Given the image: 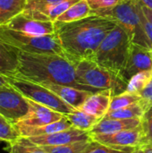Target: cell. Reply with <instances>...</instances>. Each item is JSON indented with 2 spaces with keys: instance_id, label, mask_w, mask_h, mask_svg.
Returning a JSON list of instances; mask_svg holds the SVG:
<instances>
[{
  "instance_id": "1",
  "label": "cell",
  "mask_w": 152,
  "mask_h": 153,
  "mask_svg": "<svg viewBox=\"0 0 152 153\" xmlns=\"http://www.w3.org/2000/svg\"><path fill=\"white\" fill-rule=\"evenodd\" d=\"M116 25L113 19L95 13L71 22H55L65 56L73 65L93 59L99 45Z\"/></svg>"
},
{
  "instance_id": "2",
  "label": "cell",
  "mask_w": 152,
  "mask_h": 153,
  "mask_svg": "<svg viewBox=\"0 0 152 153\" xmlns=\"http://www.w3.org/2000/svg\"><path fill=\"white\" fill-rule=\"evenodd\" d=\"M15 76L39 83H56L93 93L98 90L80 84L76 80L75 65L65 56L55 54L19 52V65Z\"/></svg>"
},
{
  "instance_id": "3",
  "label": "cell",
  "mask_w": 152,
  "mask_h": 153,
  "mask_svg": "<svg viewBox=\"0 0 152 153\" xmlns=\"http://www.w3.org/2000/svg\"><path fill=\"white\" fill-rule=\"evenodd\" d=\"M131 42L127 32L116 23L99 45L92 60L122 76L127 62Z\"/></svg>"
},
{
  "instance_id": "4",
  "label": "cell",
  "mask_w": 152,
  "mask_h": 153,
  "mask_svg": "<svg viewBox=\"0 0 152 153\" xmlns=\"http://www.w3.org/2000/svg\"><path fill=\"white\" fill-rule=\"evenodd\" d=\"M0 41L19 52L31 54H55L65 56L56 33L36 36L0 26Z\"/></svg>"
},
{
  "instance_id": "5",
  "label": "cell",
  "mask_w": 152,
  "mask_h": 153,
  "mask_svg": "<svg viewBox=\"0 0 152 153\" xmlns=\"http://www.w3.org/2000/svg\"><path fill=\"white\" fill-rule=\"evenodd\" d=\"M75 65L77 82L98 90H112L115 95L125 91L128 82L119 74L99 65L92 59H84Z\"/></svg>"
},
{
  "instance_id": "6",
  "label": "cell",
  "mask_w": 152,
  "mask_h": 153,
  "mask_svg": "<svg viewBox=\"0 0 152 153\" xmlns=\"http://www.w3.org/2000/svg\"><path fill=\"white\" fill-rule=\"evenodd\" d=\"M93 13L113 19L127 32L133 43L149 48L142 27L138 0H125L112 8L92 11Z\"/></svg>"
},
{
  "instance_id": "7",
  "label": "cell",
  "mask_w": 152,
  "mask_h": 153,
  "mask_svg": "<svg viewBox=\"0 0 152 153\" xmlns=\"http://www.w3.org/2000/svg\"><path fill=\"white\" fill-rule=\"evenodd\" d=\"M7 83L16 89L26 99L46 106L64 115L73 112L75 108L62 100L45 86L15 75H3Z\"/></svg>"
},
{
  "instance_id": "8",
  "label": "cell",
  "mask_w": 152,
  "mask_h": 153,
  "mask_svg": "<svg viewBox=\"0 0 152 153\" xmlns=\"http://www.w3.org/2000/svg\"><path fill=\"white\" fill-rule=\"evenodd\" d=\"M28 100L9 83L0 87V114L15 124L29 112Z\"/></svg>"
},
{
  "instance_id": "9",
  "label": "cell",
  "mask_w": 152,
  "mask_h": 153,
  "mask_svg": "<svg viewBox=\"0 0 152 153\" xmlns=\"http://www.w3.org/2000/svg\"><path fill=\"white\" fill-rule=\"evenodd\" d=\"M28 100V99H27ZM29 112L19 121L13 124L16 129L22 127H34L48 125L60 120L65 115L55 111L46 106L28 100Z\"/></svg>"
},
{
  "instance_id": "10",
  "label": "cell",
  "mask_w": 152,
  "mask_h": 153,
  "mask_svg": "<svg viewBox=\"0 0 152 153\" xmlns=\"http://www.w3.org/2000/svg\"><path fill=\"white\" fill-rule=\"evenodd\" d=\"M149 70H152V49L131 42L127 62L122 76L128 82L136 74Z\"/></svg>"
},
{
  "instance_id": "11",
  "label": "cell",
  "mask_w": 152,
  "mask_h": 153,
  "mask_svg": "<svg viewBox=\"0 0 152 153\" xmlns=\"http://www.w3.org/2000/svg\"><path fill=\"white\" fill-rule=\"evenodd\" d=\"M2 26L36 36L50 35L56 33L55 22L36 20L26 15L23 13H21L18 15L14 16L8 22Z\"/></svg>"
},
{
  "instance_id": "12",
  "label": "cell",
  "mask_w": 152,
  "mask_h": 153,
  "mask_svg": "<svg viewBox=\"0 0 152 153\" xmlns=\"http://www.w3.org/2000/svg\"><path fill=\"white\" fill-rule=\"evenodd\" d=\"M142 125L134 129L121 131L110 134H91L93 141L116 148H139L142 146Z\"/></svg>"
},
{
  "instance_id": "13",
  "label": "cell",
  "mask_w": 152,
  "mask_h": 153,
  "mask_svg": "<svg viewBox=\"0 0 152 153\" xmlns=\"http://www.w3.org/2000/svg\"><path fill=\"white\" fill-rule=\"evenodd\" d=\"M28 139L38 146H59L76 142L89 141L92 138L90 132L82 131L72 126L71 128L64 131L47 135L29 137Z\"/></svg>"
},
{
  "instance_id": "14",
  "label": "cell",
  "mask_w": 152,
  "mask_h": 153,
  "mask_svg": "<svg viewBox=\"0 0 152 153\" xmlns=\"http://www.w3.org/2000/svg\"><path fill=\"white\" fill-rule=\"evenodd\" d=\"M53 91L56 95H57L62 100L67 103L69 106L73 107L75 109H79L85 100L91 95L93 92L80 90L74 87L56 84V83H44L41 84Z\"/></svg>"
},
{
  "instance_id": "15",
  "label": "cell",
  "mask_w": 152,
  "mask_h": 153,
  "mask_svg": "<svg viewBox=\"0 0 152 153\" xmlns=\"http://www.w3.org/2000/svg\"><path fill=\"white\" fill-rule=\"evenodd\" d=\"M114 96L115 94L112 90H103L93 93L85 100L79 109L102 119L108 112Z\"/></svg>"
},
{
  "instance_id": "16",
  "label": "cell",
  "mask_w": 152,
  "mask_h": 153,
  "mask_svg": "<svg viewBox=\"0 0 152 153\" xmlns=\"http://www.w3.org/2000/svg\"><path fill=\"white\" fill-rule=\"evenodd\" d=\"M142 125V119L102 118L90 132V134H110L125 130L134 129Z\"/></svg>"
},
{
  "instance_id": "17",
  "label": "cell",
  "mask_w": 152,
  "mask_h": 153,
  "mask_svg": "<svg viewBox=\"0 0 152 153\" xmlns=\"http://www.w3.org/2000/svg\"><path fill=\"white\" fill-rule=\"evenodd\" d=\"M73 126L71 122L68 120V118L64 116L60 120L45 125V126H34V127H22L16 129L18 133L20 134L21 137H34V136H41V135H47L50 134H54L56 132L64 131L66 129L71 128Z\"/></svg>"
},
{
  "instance_id": "18",
  "label": "cell",
  "mask_w": 152,
  "mask_h": 153,
  "mask_svg": "<svg viewBox=\"0 0 152 153\" xmlns=\"http://www.w3.org/2000/svg\"><path fill=\"white\" fill-rule=\"evenodd\" d=\"M19 65V51L0 41V75H14Z\"/></svg>"
},
{
  "instance_id": "19",
  "label": "cell",
  "mask_w": 152,
  "mask_h": 153,
  "mask_svg": "<svg viewBox=\"0 0 152 153\" xmlns=\"http://www.w3.org/2000/svg\"><path fill=\"white\" fill-rule=\"evenodd\" d=\"M92 14V9L90 8L87 0H80L71 6L68 10L63 13L56 18L55 22H71L83 18H86Z\"/></svg>"
},
{
  "instance_id": "20",
  "label": "cell",
  "mask_w": 152,
  "mask_h": 153,
  "mask_svg": "<svg viewBox=\"0 0 152 153\" xmlns=\"http://www.w3.org/2000/svg\"><path fill=\"white\" fill-rule=\"evenodd\" d=\"M65 116L71 122L73 127L86 132H90L100 120L97 117L88 114L81 109H74L73 112Z\"/></svg>"
},
{
  "instance_id": "21",
  "label": "cell",
  "mask_w": 152,
  "mask_h": 153,
  "mask_svg": "<svg viewBox=\"0 0 152 153\" xmlns=\"http://www.w3.org/2000/svg\"><path fill=\"white\" fill-rule=\"evenodd\" d=\"M26 4L27 0H0V26L22 13Z\"/></svg>"
},
{
  "instance_id": "22",
  "label": "cell",
  "mask_w": 152,
  "mask_h": 153,
  "mask_svg": "<svg viewBox=\"0 0 152 153\" xmlns=\"http://www.w3.org/2000/svg\"><path fill=\"white\" fill-rule=\"evenodd\" d=\"M147 111L146 108L140 101L134 104H132L128 107L108 111L103 118H119V119H133L140 118L142 119L145 112Z\"/></svg>"
},
{
  "instance_id": "23",
  "label": "cell",
  "mask_w": 152,
  "mask_h": 153,
  "mask_svg": "<svg viewBox=\"0 0 152 153\" xmlns=\"http://www.w3.org/2000/svg\"><path fill=\"white\" fill-rule=\"evenodd\" d=\"M152 78V70L142 71L135 75H133L128 82L126 91L131 93L139 94L143 91V89L149 84Z\"/></svg>"
},
{
  "instance_id": "24",
  "label": "cell",
  "mask_w": 152,
  "mask_h": 153,
  "mask_svg": "<svg viewBox=\"0 0 152 153\" xmlns=\"http://www.w3.org/2000/svg\"><path fill=\"white\" fill-rule=\"evenodd\" d=\"M8 152L9 153H47L26 137H20L14 143L8 144Z\"/></svg>"
},
{
  "instance_id": "25",
  "label": "cell",
  "mask_w": 152,
  "mask_h": 153,
  "mask_svg": "<svg viewBox=\"0 0 152 153\" xmlns=\"http://www.w3.org/2000/svg\"><path fill=\"white\" fill-rule=\"evenodd\" d=\"M91 140L76 142L69 144L59 145V146H40L47 153H82L89 146Z\"/></svg>"
},
{
  "instance_id": "26",
  "label": "cell",
  "mask_w": 152,
  "mask_h": 153,
  "mask_svg": "<svg viewBox=\"0 0 152 153\" xmlns=\"http://www.w3.org/2000/svg\"><path fill=\"white\" fill-rule=\"evenodd\" d=\"M141 100H142V98L139 94L131 93L125 91L118 95H115L112 98L108 111L120 109V108L128 107L132 104L140 102Z\"/></svg>"
},
{
  "instance_id": "27",
  "label": "cell",
  "mask_w": 152,
  "mask_h": 153,
  "mask_svg": "<svg viewBox=\"0 0 152 153\" xmlns=\"http://www.w3.org/2000/svg\"><path fill=\"white\" fill-rule=\"evenodd\" d=\"M21 137L13 124L0 114V141L11 144Z\"/></svg>"
},
{
  "instance_id": "28",
  "label": "cell",
  "mask_w": 152,
  "mask_h": 153,
  "mask_svg": "<svg viewBox=\"0 0 152 153\" xmlns=\"http://www.w3.org/2000/svg\"><path fill=\"white\" fill-rule=\"evenodd\" d=\"M136 148H116L91 141L82 153H133Z\"/></svg>"
},
{
  "instance_id": "29",
  "label": "cell",
  "mask_w": 152,
  "mask_h": 153,
  "mask_svg": "<svg viewBox=\"0 0 152 153\" xmlns=\"http://www.w3.org/2000/svg\"><path fill=\"white\" fill-rule=\"evenodd\" d=\"M142 146H152V106L142 118Z\"/></svg>"
},
{
  "instance_id": "30",
  "label": "cell",
  "mask_w": 152,
  "mask_h": 153,
  "mask_svg": "<svg viewBox=\"0 0 152 153\" xmlns=\"http://www.w3.org/2000/svg\"><path fill=\"white\" fill-rule=\"evenodd\" d=\"M80 0H64L51 7H49L44 14L47 17V19L51 22H55L58 16H60L63 13L68 10L71 6H73L75 3Z\"/></svg>"
},
{
  "instance_id": "31",
  "label": "cell",
  "mask_w": 152,
  "mask_h": 153,
  "mask_svg": "<svg viewBox=\"0 0 152 153\" xmlns=\"http://www.w3.org/2000/svg\"><path fill=\"white\" fill-rule=\"evenodd\" d=\"M62 1H64V0H27V4H26L25 9L37 11V12L44 14V13L49 7L60 3Z\"/></svg>"
},
{
  "instance_id": "32",
  "label": "cell",
  "mask_w": 152,
  "mask_h": 153,
  "mask_svg": "<svg viewBox=\"0 0 152 153\" xmlns=\"http://www.w3.org/2000/svg\"><path fill=\"white\" fill-rule=\"evenodd\" d=\"M138 4H139V13H140L142 27V30H143V32H144L148 46H149L150 48L152 49V23H151V22L145 17V15H144V13H143V12H142V8L140 6L139 1H138Z\"/></svg>"
},
{
  "instance_id": "33",
  "label": "cell",
  "mask_w": 152,
  "mask_h": 153,
  "mask_svg": "<svg viewBox=\"0 0 152 153\" xmlns=\"http://www.w3.org/2000/svg\"><path fill=\"white\" fill-rule=\"evenodd\" d=\"M92 11L112 8L125 0H87Z\"/></svg>"
},
{
  "instance_id": "34",
  "label": "cell",
  "mask_w": 152,
  "mask_h": 153,
  "mask_svg": "<svg viewBox=\"0 0 152 153\" xmlns=\"http://www.w3.org/2000/svg\"><path fill=\"white\" fill-rule=\"evenodd\" d=\"M140 96L142 98L141 102L143 104V106L148 110L152 106V78L150 81L149 84L140 93Z\"/></svg>"
},
{
  "instance_id": "35",
  "label": "cell",
  "mask_w": 152,
  "mask_h": 153,
  "mask_svg": "<svg viewBox=\"0 0 152 153\" xmlns=\"http://www.w3.org/2000/svg\"><path fill=\"white\" fill-rule=\"evenodd\" d=\"M138 1H139V0H138ZM139 4H140V6H141V8H142V12H143L145 17L151 22V23H152V10L151 9H150L149 7H147L146 5H144L143 4H142L140 1H139Z\"/></svg>"
},
{
  "instance_id": "36",
  "label": "cell",
  "mask_w": 152,
  "mask_h": 153,
  "mask_svg": "<svg viewBox=\"0 0 152 153\" xmlns=\"http://www.w3.org/2000/svg\"><path fill=\"white\" fill-rule=\"evenodd\" d=\"M139 1L152 10V0H139Z\"/></svg>"
},
{
  "instance_id": "37",
  "label": "cell",
  "mask_w": 152,
  "mask_h": 153,
  "mask_svg": "<svg viewBox=\"0 0 152 153\" xmlns=\"http://www.w3.org/2000/svg\"><path fill=\"white\" fill-rule=\"evenodd\" d=\"M142 148L144 153H152V146H143Z\"/></svg>"
},
{
  "instance_id": "38",
  "label": "cell",
  "mask_w": 152,
  "mask_h": 153,
  "mask_svg": "<svg viewBox=\"0 0 152 153\" xmlns=\"http://www.w3.org/2000/svg\"><path fill=\"white\" fill-rule=\"evenodd\" d=\"M6 83V81L4 80L3 75H0V87H2L3 85H4Z\"/></svg>"
},
{
  "instance_id": "39",
  "label": "cell",
  "mask_w": 152,
  "mask_h": 153,
  "mask_svg": "<svg viewBox=\"0 0 152 153\" xmlns=\"http://www.w3.org/2000/svg\"><path fill=\"white\" fill-rule=\"evenodd\" d=\"M133 153H144V152H143L142 147H139V148H136Z\"/></svg>"
}]
</instances>
